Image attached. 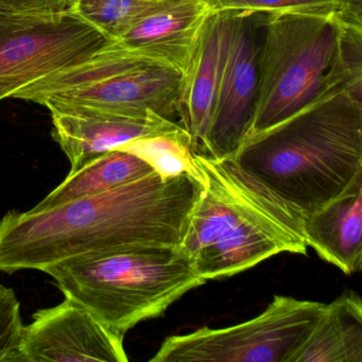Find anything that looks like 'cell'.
I'll return each mask as SVG.
<instances>
[{
	"instance_id": "21",
	"label": "cell",
	"mask_w": 362,
	"mask_h": 362,
	"mask_svg": "<svg viewBox=\"0 0 362 362\" xmlns=\"http://www.w3.org/2000/svg\"><path fill=\"white\" fill-rule=\"evenodd\" d=\"M79 0H0V11L18 16H61L75 13Z\"/></svg>"
},
{
	"instance_id": "17",
	"label": "cell",
	"mask_w": 362,
	"mask_h": 362,
	"mask_svg": "<svg viewBox=\"0 0 362 362\" xmlns=\"http://www.w3.org/2000/svg\"><path fill=\"white\" fill-rule=\"evenodd\" d=\"M116 149L143 158L164 179L189 175L202 183V171L197 164L192 139L183 128L134 139Z\"/></svg>"
},
{
	"instance_id": "18",
	"label": "cell",
	"mask_w": 362,
	"mask_h": 362,
	"mask_svg": "<svg viewBox=\"0 0 362 362\" xmlns=\"http://www.w3.org/2000/svg\"><path fill=\"white\" fill-rule=\"evenodd\" d=\"M175 1L179 0H79L75 14L116 42L139 21Z\"/></svg>"
},
{
	"instance_id": "3",
	"label": "cell",
	"mask_w": 362,
	"mask_h": 362,
	"mask_svg": "<svg viewBox=\"0 0 362 362\" xmlns=\"http://www.w3.org/2000/svg\"><path fill=\"white\" fill-rule=\"evenodd\" d=\"M203 192L181 247L205 281L230 277L281 253L306 254L304 216L232 158L196 154Z\"/></svg>"
},
{
	"instance_id": "12",
	"label": "cell",
	"mask_w": 362,
	"mask_h": 362,
	"mask_svg": "<svg viewBox=\"0 0 362 362\" xmlns=\"http://www.w3.org/2000/svg\"><path fill=\"white\" fill-rule=\"evenodd\" d=\"M216 12L211 0H179L146 16L113 43L147 64L182 77Z\"/></svg>"
},
{
	"instance_id": "5",
	"label": "cell",
	"mask_w": 362,
	"mask_h": 362,
	"mask_svg": "<svg viewBox=\"0 0 362 362\" xmlns=\"http://www.w3.org/2000/svg\"><path fill=\"white\" fill-rule=\"evenodd\" d=\"M343 10L262 16L257 93L247 137L300 111L330 86L351 90L337 67Z\"/></svg>"
},
{
	"instance_id": "14",
	"label": "cell",
	"mask_w": 362,
	"mask_h": 362,
	"mask_svg": "<svg viewBox=\"0 0 362 362\" xmlns=\"http://www.w3.org/2000/svg\"><path fill=\"white\" fill-rule=\"evenodd\" d=\"M307 247L345 274L362 266V175L340 196L304 217Z\"/></svg>"
},
{
	"instance_id": "15",
	"label": "cell",
	"mask_w": 362,
	"mask_h": 362,
	"mask_svg": "<svg viewBox=\"0 0 362 362\" xmlns=\"http://www.w3.org/2000/svg\"><path fill=\"white\" fill-rule=\"evenodd\" d=\"M291 362H362V300L356 292L326 304Z\"/></svg>"
},
{
	"instance_id": "1",
	"label": "cell",
	"mask_w": 362,
	"mask_h": 362,
	"mask_svg": "<svg viewBox=\"0 0 362 362\" xmlns=\"http://www.w3.org/2000/svg\"><path fill=\"white\" fill-rule=\"evenodd\" d=\"M203 183L153 173L101 194L0 218V272H43L65 260L124 250L181 247Z\"/></svg>"
},
{
	"instance_id": "4",
	"label": "cell",
	"mask_w": 362,
	"mask_h": 362,
	"mask_svg": "<svg viewBox=\"0 0 362 362\" xmlns=\"http://www.w3.org/2000/svg\"><path fill=\"white\" fill-rule=\"evenodd\" d=\"M65 298L86 307L120 336L160 317L206 283L182 247L124 250L65 260L43 271Z\"/></svg>"
},
{
	"instance_id": "20",
	"label": "cell",
	"mask_w": 362,
	"mask_h": 362,
	"mask_svg": "<svg viewBox=\"0 0 362 362\" xmlns=\"http://www.w3.org/2000/svg\"><path fill=\"white\" fill-rule=\"evenodd\" d=\"M24 328L16 291L0 285V362H18Z\"/></svg>"
},
{
	"instance_id": "7",
	"label": "cell",
	"mask_w": 362,
	"mask_h": 362,
	"mask_svg": "<svg viewBox=\"0 0 362 362\" xmlns=\"http://www.w3.org/2000/svg\"><path fill=\"white\" fill-rule=\"evenodd\" d=\"M326 304L274 296L257 317L165 339L150 362H291Z\"/></svg>"
},
{
	"instance_id": "16",
	"label": "cell",
	"mask_w": 362,
	"mask_h": 362,
	"mask_svg": "<svg viewBox=\"0 0 362 362\" xmlns=\"http://www.w3.org/2000/svg\"><path fill=\"white\" fill-rule=\"evenodd\" d=\"M153 173L151 165L139 156L124 150H111L69 173L62 183L31 209L43 211L82 197L101 194Z\"/></svg>"
},
{
	"instance_id": "11",
	"label": "cell",
	"mask_w": 362,
	"mask_h": 362,
	"mask_svg": "<svg viewBox=\"0 0 362 362\" xmlns=\"http://www.w3.org/2000/svg\"><path fill=\"white\" fill-rule=\"evenodd\" d=\"M45 107L52 115V139L71 163L69 173L129 141L182 128L158 114L136 118L83 105Z\"/></svg>"
},
{
	"instance_id": "9",
	"label": "cell",
	"mask_w": 362,
	"mask_h": 362,
	"mask_svg": "<svg viewBox=\"0 0 362 362\" xmlns=\"http://www.w3.org/2000/svg\"><path fill=\"white\" fill-rule=\"evenodd\" d=\"M262 16L228 12L206 158H230L249 135L257 93Z\"/></svg>"
},
{
	"instance_id": "19",
	"label": "cell",
	"mask_w": 362,
	"mask_h": 362,
	"mask_svg": "<svg viewBox=\"0 0 362 362\" xmlns=\"http://www.w3.org/2000/svg\"><path fill=\"white\" fill-rule=\"evenodd\" d=\"M218 12L241 13H332L349 7L356 0H211Z\"/></svg>"
},
{
	"instance_id": "2",
	"label": "cell",
	"mask_w": 362,
	"mask_h": 362,
	"mask_svg": "<svg viewBox=\"0 0 362 362\" xmlns=\"http://www.w3.org/2000/svg\"><path fill=\"white\" fill-rule=\"evenodd\" d=\"M245 173L303 216L362 175V98L330 86L296 113L247 137L234 156Z\"/></svg>"
},
{
	"instance_id": "13",
	"label": "cell",
	"mask_w": 362,
	"mask_h": 362,
	"mask_svg": "<svg viewBox=\"0 0 362 362\" xmlns=\"http://www.w3.org/2000/svg\"><path fill=\"white\" fill-rule=\"evenodd\" d=\"M228 12H216L207 23L187 71L181 77L177 116L196 154H206V135L215 105L221 50Z\"/></svg>"
},
{
	"instance_id": "6",
	"label": "cell",
	"mask_w": 362,
	"mask_h": 362,
	"mask_svg": "<svg viewBox=\"0 0 362 362\" xmlns=\"http://www.w3.org/2000/svg\"><path fill=\"white\" fill-rule=\"evenodd\" d=\"M181 75L147 64L112 42L73 66L18 90L13 98L37 105L95 107L130 117L177 115Z\"/></svg>"
},
{
	"instance_id": "10",
	"label": "cell",
	"mask_w": 362,
	"mask_h": 362,
	"mask_svg": "<svg viewBox=\"0 0 362 362\" xmlns=\"http://www.w3.org/2000/svg\"><path fill=\"white\" fill-rule=\"evenodd\" d=\"M124 340L86 307L65 298L33 313L25 325L18 362H127Z\"/></svg>"
},
{
	"instance_id": "8",
	"label": "cell",
	"mask_w": 362,
	"mask_h": 362,
	"mask_svg": "<svg viewBox=\"0 0 362 362\" xmlns=\"http://www.w3.org/2000/svg\"><path fill=\"white\" fill-rule=\"evenodd\" d=\"M111 43L75 13L30 16L0 11V101Z\"/></svg>"
}]
</instances>
